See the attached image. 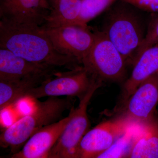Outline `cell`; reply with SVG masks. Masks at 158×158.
Listing matches in <instances>:
<instances>
[{
    "mask_svg": "<svg viewBox=\"0 0 158 158\" xmlns=\"http://www.w3.org/2000/svg\"><path fill=\"white\" fill-rule=\"evenodd\" d=\"M99 81L88 68L82 65L67 71L59 72L55 77L29 91L26 98L37 99L45 97H77L80 100L90 87Z\"/></svg>",
    "mask_w": 158,
    "mask_h": 158,
    "instance_id": "obj_5",
    "label": "cell"
},
{
    "mask_svg": "<svg viewBox=\"0 0 158 158\" xmlns=\"http://www.w3.org/2000/svg\"><path fill=\"white\" fill-rule=\"evenodd\" d=\"M102 83L101 81L95 82L80 100L78 106L70 109V119L47 158H75L80 142L90 127L87 114L88 104Z\"/></svg>",
    "mask_w": 158,
    "mask_h": 158,
    "instance_id": "obj_6",
    "label": "cell"
},
{
    "mask_svg": "<svg viewBox=\"0 0 158 158\" xmlns=\"http://www.w3.org/2000/svg\"><path fill=\"white\" fill-rule=\"evenodd\" d=\"M49 13L47 0H0V21L41 27Z\"/></svg>",
    "mask_w": 158,
    "mask_h": 158,
    "instance_id": "obj_9",
    "label": "cell"
},
{
    "mask_svg": "<svg viewBox=\"0 0 158 158\" xmlns=\"http://www.w3.org/2000/svg\"><path fill=\"white\" fill-rule=\"evenodd\" d=\"M148 13H158V0H121Z\"/></svg>",
    "mask_w": 158,
    "mask_h": 158,
    "instance_id": "obj_20",
    "label": "cell"
},
{
    "mask_svg": "<svg viewBox=\"0 0 158 158\" xmlns=\"http://www.w3.org/2000/svg\"><path fill=\"white\" fill-rule=\"evenodd\" d=\"M52 78L40 76L16 81H0L1 112L20 100L25 98L29 91Z\"/></svg>",
    "mask_w": 158,
    "mask_h": 158,
    "instance_id": "obj_14",
    "label": "cell"
},
{
    "mask_svg": "<svg viewBox=\"0 0 158 158\" xmlns=\"http://www.w3.org/2000/svg\"><path fill=\"white\" fill-rule=\"evenodd\" d=\"M106 11L101 31L115 46L126 63L134 64L149 23L144 11L121 0Z\"/></svg>",
    "mask_w": 158,
    "mask_h": 158,
    "instance_id": "obj_2",
    "label": "cell"
},
{
    "mask_svg": "<svg viewBox=\"0 0 158 158\" xmlns=\"http://www.w3.org/2000/svg\"><path fill=\"white\" fill-rule=\"evenodd\" d=\"M71 117L68 116L43 127L34 134L22 149L11 156V158H47Z\"/></svg>",
    "mask_w": 158,
    "mask_h": 158,
    "instance_id": "obj_12",
    "label": "cell"
},
{
    "mask_svg": "<svg viewBox=\"0 0 158 158\" xmlns=\"http://www.w3.org/2000/svg\"><path fill=\"white\" fill-rule=\"evenodd\" d=\"M140 124L134 123L108 150L97 158H128L139 131Z\"/></svg>",
    "mask_w": 158,
    "mask_h": 158,
    "instance_id": "obj_17",
    "label": "cell"
},
{
    "mask_svg": "<svg viewBox=\"0 0 158 158\" xmlns=\"http://www.w3.org/2000/svg\"><path fill=\"white\" fill-rule=\"evenodd\" d=\"M93 29L94 41L82 65L102 81L121 80L125 74V60L102 31Z\"/></svg>",
    "mask_w": 158,
    "mask_h": 158,
    "instance_id": "obj_4",
    "label": "cell"
},
{
    "mask_svg": "<svg viewBox=\"0 0 158 158\" xmlns=\"http://www.w3.org/2000/svg\"><path fill=\"white\" fill-rule=\"evenodd\" d=\"M127 101L123 118L136 124H142L153 118L158 103L157 73L142 82Z\"/></svg>",
    "mask_w": 158,
    "mask_h": 158,
    "instance_id": "obj_10",
    "label": "cell"
},
{
    "mask_svg": "<svg viewBox=\"0 0 158 158\" xmlns=\"http://www.w3.org/2000/svg\"><path fill=\"white\" fill-rule=\"evenodd\" d=\"M0 48L6 49L30 62L67 69L80 67L77 59L60 53L40 27L0 21Z\"/></svg>",
    "mask_w": 158,
    "mask_h": 158,
    "instance_id": "obj_1",
    "label": "cell"
},
{
    "mask_svg": "<svg viewBox=\"0 0 158 158\" xmlns=\"http://www.w3.org/2000/svg\"><path fill=\"white\" fill-rule=\"evenodd\" d=\"M40 27L56 50L62 55L76 58L82 65L94 41L93 28L77 24Z\"/></svg>",
    "mask_w": 158,
    "mask_h": 158,
    "instance_id": "obj_7",
    "label": "cell"
},
{
    "mask_svg": "<svg viewBox=\"0 0 158 158\" xmlns=\"http://www.w3.org/2000/svg\"><path fill=\"white\" fill-rule=\"evenodd\" d=\"M128 158H158V123L154 118L140 124Z\"/></svg>",
    "mask_w": 158,
    "mask_h": 158,
    "instance_id": "obj_15",
    "label": "cell"
},
{
    "mask_svg": "<svg viewBox=\"0 0 158 158\" xmlns=\"http://www.w3.org/2000/svg\"><path fill=\"white\" fill-rule=\"evenodd\" d=\"M118 0H82L78 23L88 25V23L106 11Z\"/></svg>",
    "mask_w": 158,
    "mask_h": 158,
    "instance_id": "obj_18",
    "label": "cell"
},
{
    "mask_svg": "<svg viewBox=\"0 0 158 158\" xmlns=\"http://www.w3.org/2000/svg\"><path fill=\"white\" fill-rule=\"evenodd\" d=\"M131 74L124 86V98L127 100L139 85L158 71V43L145 50L134 64Z\"/></svg>",
    "mask_w": 158,
    "mask_h": 158,
    "instance_id": "obj_13",
    "label": "cell"
},
{
    "mask_svg": "<svg viewBox=\"0 0 158 158\" xmlns=\"http://www.w3.org/2000/svg\"><path fill=\"white\" fill-rule=\"evenodd\" d=\"M134 124L122 117L104 122L88 131L84 135L76 152L75 158H94L104 152L120 136Z\"/></svg>",
    "mask_w": 158,
    "mask_h": 158,
    "instance_id": "obj_8",
    "label": "cell"
},
{
    "mask_svg": "<svg viewBox=\"0 0 158 158\" xmlns=\"http://www.w3.org/2000/svg\"><path fill=\"white\" fill-rule=\"evenodd\" d=\"M72 107L69 97H49L44 101L38 102L33 112L23 116L1 134V147L9 148L13 154L17 152L34 134L61 120L64 112Z\"/></svg>",
    "mask_w": 158,
    "mask_h": 158,
    "instance_id": "obj_3",
    "label": "cell"
},
{
    "mask_svg": "<svg viewBox=\"0 0 158 158\" xmlns=\"http://www.w3.org/2000/svg\"><path fill=\"white\" fill-rule=\"evenodd\" d=\"M82 0H47L49 13L42 26L56 27L77 24Z\"/></svg>",
    "mask_w": 158,
    "mask_h": 158,
    "instance_id": "obj_16",
    "label": "cell"
},
{
    "mask_svg": "<svg viewBox=\"0 0 158 158\" xmlns=\"http://www.w3.org/2000/svg\"><path fill=\"white\" fill-rule=\"evenodd\" d=\"M157 73H158V71Z\"/></svg>",
    "mask_w": 158,
    "mask_h": 158,
    "instance_id": "obj_21",
    "label": "cell"
},
{
    "mask_svg": "<svg viewBox=\"0 0 158 158\" xmlns=\"http://www.w3.org/2000/svg\"><path fill=\"white\" fill-rule=\"evenodd\" d=\"M57 68L30 62L9 50L0 48V81H16L40 76L52 77L59 72Z\"/></svg>",
    "mask_w": 158,
    "mask_h": 158,
    "instance_id": "obj_11",
    "label": "cell"
},
{
    "mask_svg": "<svg viewBox=\"0 0 158 158\" xmlns=\"http://www.w3.org/2000/svg\"><path fill=\"white\" fill-rule=\"evenodd\" d=\"M152 14L150 19L147 34L138 49L135 62L144 51L158 43V13Z\"/></svg>",
    "mask_w": 158,
    "mask_h": 158,
    "instance_id": "obj_19",
    "label": "cell"
}]
</instances>
